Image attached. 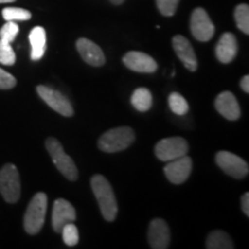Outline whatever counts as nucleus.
Returning a JSON list of instances; mask_svg holds the SVG:
<instances>
[{"label": "nucleus", "mask_w": 249, "mask_h": 249, "mask_svg": "<svg viewBox=\"0 0 249 249\" xmlns=\"http://www.w3.org/2000/svg\"><path fill=\"white\" fill-rule=\"evenodd\" d=\"M91 188L97 198L104 219L107 222H113L117 217L118 204L110 182L105 177L97 174L91 178Z\"/></svg>", "instance_id": "1"}, {"label": "nucleus", "mask_w": 249, "mask_h": 249, "mask_svg": "<svg viewBox=\"0 0 249 249\" xmlns=\"http://www.w3.org/2000/svg\"><path fill=\"white\" fill-rule=\"evenodd\" d=\"M46 209H48V196L44 193H37L31 198L24 213L23 226L28 234H37L45 222Z\"/></svg>", "instance_id": "2"}, {"label": "nucleus", "mask_w": 249, "mask_h": 249, "mask_svg": "<svg viewBox=\"0 0 249 249\" xmlns=\"http://www.w3.org/2000/svg\"><path fill=\"white\" fill-rule=\"evenodd\" d=\"M135 140V134L130 127H117L107 130L98 140V148L107 154L123 151Z\"/></svg>", "instance_id": "3"}, {"label": "nucleus", "mask_w": 249, "mask_h": 249, "mask_svg": "<svg viewBox=\"0 0 249 249\" xmlns=\"http://www.w3.org/2000/svg\"><path fill=\"white\" fill-rule=\"evenodd\" d=\"M45 145L59 172L66 179L71 180V181H75L79 177V171H77V167L73 160L65 152L61 143L57 139L50 138L46 140Z\"/></svg>", "instance_id": "4"}, {"label": "nucleus", "mask_w": 249, "mask_h": 249, "mask_svg": "<svg viewBox=\"0 0 249 249\" xmlns=\"http://www.w3.org/2000/svg\"><path fill=\"white\" fill-rule=\"evenodd\" d=\"M0 193L7 203H17L21 195V180L17 166L6 164L0 170Z\"/></svg>", "instance_id": "5"}, {"label": "nucleus", "mask_w": 249, "mask_h": 249, "mask_svg": "<svg viewBox=\"0 0 249 249\" xmlns=\"http://www.w3.org/2000/svg\"><path fill=\"white\" fill-rule=\"evenodd\" d=\"M188 152V143L182 138H169L160 140L156 144L155 154L161 161H171L182 157Z\"/></svg>", "instance_id": "6"}, {"label": "nucleus", "mask_w": 249, "mask_h": 249, "mask_svg": "<svg viewBox=\"0 0 249 249\" xmlns=\"http://www.w3.org/2000/svg\"><path fill=\"white\" fill-rule=\"evenodd\" d=\"M216 163L226 174L235 179H242L248 176L247 161L230 151H219L216 155Z\"/></svg>", "instance_id": "7"}, {"label": "nucleus", "mask_w": 249, "mask_h": 249, "mask_svg": "<svg viewBox=\"0 0 249 249\" xmlns=\"http://www.w3.org/2000/svg\"><path fill=\"white\" fill-rule=\"evenodd\" d=\"M37 93L39 97L49 105L52 110L60 113L64 117H71L74 114V110L71 104L66 96H64L60 91L54 90L46 86L37 87Z\"/></svg>", "instance_id": "8"}, {"label": "nucleus", "mask_w": 249, "mask_h": 249, "mask_svg": "<svg viewBox=\"0 0 249 249\" xmlns=\"http://www.w3.org/2000/svg\"><path fill=\"white\" fill-rule=\"evenodd\" d=\"M191 30L193 36L200 42H208L213 37L214 26L203 8H196L192 13Z\"/></svg>", "instance_id": "9"}, {"label": "nucleus", "mask_w": 249, "mask_h": 249, "mask_svg": "<svg viewBox=\"0 0 249 249\" xmlns=\"http://www.w3.org/2000/svg\"><path fill=\"white\" fill-rule=\"evenodd\" d=\"M192 160L185 155L182 157L169 161V164L164 167V172L169 181L174 185H180L189 178L192 173Z\"/></svg>", "instance_id": "10"}, {"label": "nucleus", "mask_w": 249, "mask_h": 249, "mask_svg": "<svg viewBox=\"0 0 249 249\" xmlns=\"http://www.w3.org/2000/svg\"><path fill=\"white\" fill-rule=\"evenodd\" d=\"M76 219V213L74 207L64 198L54 201L52 210V226L57 233H60L62 227L68 223H73Z\"/></svg>", "instance_id": "11"}, {"label": "nucleus", "mask_w": 249, "mask_h": 249, "mask_svg": "<svg viewBox=\"0 0 249 249\" xmlns=\"http://www.w3.org/2000/svg\"><path fill=\"white\" fill-rule=\"evenodd\" d=\"M170 230L166 222L161 218H156L150 223L148 233L149 245L152 249H166L170 246Z\"/></svg>", "instance_id": "12"}, {"label": "nucleus", "mask_w": 249, "mask_h": 249, "mask_svg": "<svg viewBox=\"0 0 249 249\" xmlns=\"http://www.w3.org/2000/svg\"><path fill=\"white\" fill-rule=\"evenodd\" d=\"M123 61L124 66L138 73H154L158 68L157 62L154 58L139 51H130L126 53L123 58Z\"/></svg>", "instance_id": "13"}, {"label": "nucleus", "mask_w": 249, "mask_h": 249, "mask_svg": "<svg viewBox=\"0 0 249 249\" xmlns=\"http://www.w3.org/2000/svg\"><path fill=\"white\" fill-rule=\"evenodd\" d=\"M76 49L81 57L90 66L99 67L105 64V55L102 49L87 38H79L76 40Z\"/></svg>", "instance_id": "14"}, {"label": "nucleus", "mask_w": 249, "mask_h": 249, "mask_svg": "<svg viewBox=\"0 0 249 249\" xmlns=\"http://www.w3.org/2000/svg\"><path fill=\"white\" fill-rule=\"evenodd\" d=\"M172 44L177 55L187 70L191 71L197 70V59L189 40L181 35H177L173 37Z\"/></svg>", "instance_id": "15"}, {"label": "nucleus", "mask_w": 249, "mask_h": 249, "mask_svg": "<svg viewBox=\"0 0 249 249\" xmlns=\"http://www.w3.org/2000/svg\"><path fill=\"white\" fill-rule=\"evenodd\" d=\"M214 107L227 120H238L241 116V110L235 96L230 91H224L217 96Z\"/></svg>", "instance_id": "16"}, {"label": "nucleus", "mask_w": 249, "mask_h": 249, "mask_svg": "<svg viewBox=\"0 0 249 249\" xmlns=\"http://www.w3.org/2000/svg\"><path fill=\"white\" fill-rule=\"evenodd\" d=\"M238 53V42L232 33L223 34L216 46V57L223 64H230Z\"/></svg>", "instance_id": "17"}, {"label": "nucleus", "mask_w": 249, "mask_h": 249, "mask_svg": "<svg viewBox=\"0 0 249 249\" xmlns=\"http://www.w3.org/2000/svg\"><path fill=\"white\" fill-rule=\"evenodd\" d=\"M31 45V59L39 60L45 53L46 50V34L43 27H35L29 34Z\"/></svg>", "instance_id": "18"}, {"label": "nucleus", "mask_w": 249, "mask_h": 249, "mask_svg": "<svg viewBox=\"0 0 249 249\" xmlns=\"http://www.w3.org/2000/svg\"><path fill=\"white\" fill-rule=\"evenodd\" d=\"M205 247L208 249H233L234 245L227 233L223 231H213L208 236Z\"/></svg>", "instance_id": "19"}, {"label": "nucleus", "mask_w": 249, "mask_h": 249, "mask_svg": "<svg viewBox=\"0 0 249 249\" xmlns=\"http://www.w3.org/2000/svg\"><path fill=\"white\" fill-rule=\"evenodd\" d=\"M130 102L133 107L140 112L150 110L152 107V95L150 90L147 88H138L133 92Z\"/></svg>", "instance_id": "20"}, {"label": "nucleus", "mask_w": 249, "mask_h": 249, "mask_svg": "<svg viewBox=\"0 0 249 249\" xmlns=\"http://www.w3.org/2000/svg\"><path fill=\"white\" fill-rule=\"evenodd\" d=\"M234 18L236 26L246 35L249 34V6L247 4H240L235 7Z\"/></svg>", "instance_id": "21"}, {"label": "nucleus", "mask_w": 249, "mask_h": 249, "mask_svg": "<svg viewBox=\"0 0 249 249\" xmlns=\"http://www.w3.org/2000/svg\"><path fill=\"white\" fill-rule=\"evenodd\" d=\"M169 107L177 116H185L189 110L188 103L178 92H172L169 96Z\"/></svg>", "instance_id": "22"}, {"label": "nucleus", "mask_w": 249, "mask_h": 249, "mask_svg": "<svg viewBox=\"0 0 249 249\" xmlns=\"http://www.w3.org/2000/svg\"><path fill=\"white\" fill-rule=\"evenodd\" d=\"M2 18L6 21H27L31 18V13L23 8L6 7L2 9Z\"/></svg>", "instance_id": "23"}, {"label": "nucleus", "mask_w": 249, "mask_h": 249, "mask_svg": "<svg viewBox=\"0 0 249 249\" xmlns=\"http://www.w3.org/2000/svg\"><path fill=\"white\" fill-rule=\"evenodd\" d=\"M62 240L68 247H74L79 244V231L73 223H68L62 227Z\"/></svg>", "instance_id": "24"}, {"label": "nucleus", "mask_w": 249, "mask_h": 249, "mask_svg": "<svg viewBox=\"0 0 249 249\" xmlns=\"http://www.w3.org/2000/svg\"><path fill=\"white\" fill-rule=\"evenodd\" d=\"M15 52L11 43L0 40V64L6 66H12L15 64Z\"/></svg>", "instance_id": "25"}, {"label": "nucleus", "mask_w": 249, "mask_h": 249, "mask_svg": "<svg viewBox=\"0 0 249 249\" xmlns=\"http://www.w3.org/2000/svg\"><path fill=\"white\" fill-rule=\"evenodd\" d=\"M18 34V26L14 21H7V23H5L0 29V40H4V42L12 43L14 42L15 37Z\"/></svg>", "instance_id": "26"}, {"label": "nucleus", "mask_w": 249, "mask_h": 249, "mask_svg": "<svg viewBox=\"0 0 249 249\" xmlns=\"http://www.w3.org/2000/svg\"><path fill=\"white\" fill-rule=\"evenodd\" d=\"M180 0H156L160 12L164 17H173Z\"/></svg>", "instance_id": "27"}, {"label": "nucleus", "mask_w": 249, "mask_h": 249, "mask_svg": "<svg viewBox=\"0 0 249 249\" xmlns=\"http://www.w3.org/2000/svg\"><path fill=\"white\" fill-rule=\"evenodd\" d=\"M15 85H17V79L12 74H9L8 71L0 68V89H12L14 88Z\"/></svg>", "instance_id": "28"}, {"label": "nucleus", "mask_w": 249, "mask_h": 249, "mask_svg": "<svg viewBox=\"0 0 249 249\" xmlns=\"http://www.w3.org/2000/svg\"><path fill=\"white\" fill-rule=\"evenodd\" d=\"M241 208L246 216H249V193H245L241 197Z\"/></svg>", "instance_id": "29"}, {"label": "nucleus", "mask_w": 249, "mask_h": 249, "mask_svg": "<svg viewBox=\"0 0 249 249\" xmlns=\"http://www.w3.org/2000/svg\"><path fill=\"white\" fill-rule=\"evenodd\" d=\"M240 87L246 93L249 92V76L248 75L242 77L241 82H240Z\"/></svg>", "instance_id": "30"}, {"label": "nucleus", "mask_w": 249, "mask_h": 249, "mask_svg": "<svg viewBox=\"0 0 249 249\" xmlns=\"http://www.w3.org/2000/svg\"><path fill=\"white\" fill-rule=\"evenodd\" d=\"M110 1H111L113 5H121V4H123V2L124 1V0H110Z\"/></svg>", "instance_id": "31"}, {"label": "nucleus", "mask_w": 249, "mask_h": 249, "mask_svg": "<svg viewBox=\"0 0 249 249\" xmlns=\"http://www.w3.org/2000/svg\"><path fill=\"white\" fill-rule=\"evenodd\" d=\"M15 0H0V4H7V2H14Z\"/></svg>", "instance_id": "32"}]
</instances>
